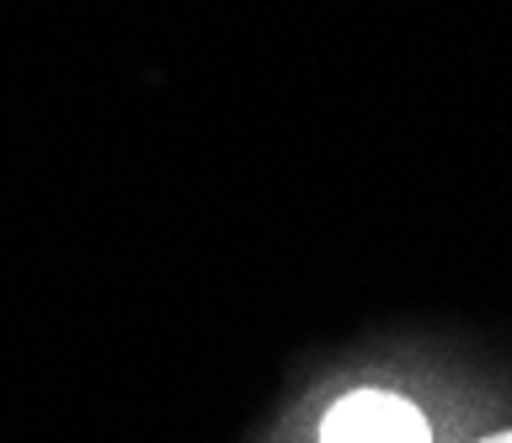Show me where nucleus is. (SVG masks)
Masks as SVG:
<instances>
[{"mask_svg": "<svg viewBox=\"0 0 512 443\" xmlns=\"http://www.w3.org/2000/svg\"><path fill=\"white\" fill-rule=\"evenodd\" d=\"M320 443H427L422 417L379 390H358L347 401H336L320 422Z\"/></svg>", "mask_w": 512, "mask_h": 443, "instance_id": "f257e3e1", "label": "nucleus"}, {"mask_svg": "<svg viewBox=\"0 0 512 443\" xmlns=\"http://www.w3.org/2000/svg\"><path fill=\"white\" fill-rule=\"evenodd\" d=\"M480 443H512V433H491V438H480Z\"/></svg>", "mask_w": 512, "mask_h": 443, "instance_id": "f03ea898", "label": "nucleus"}]
</instances>
